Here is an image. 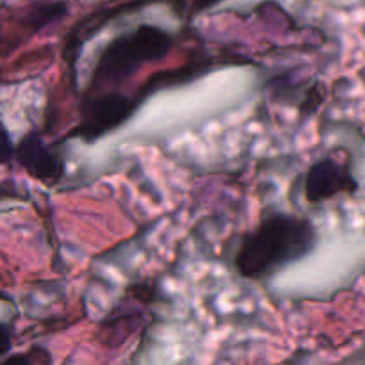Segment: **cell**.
Segmentation results:
<instances>
[{
	"mask_svg": "<svg viewBox=\"0 0 365 365\" xmlns=\"http://www.w3.org/2000/svg\"><path fill=\"white\" fill-rule=\"evenodd\" d=\"M316 245L317 232L310 220L284 212L267 214L241 239L234 266L246 280H266L305 259Z\"/></svg>",
	"mask_w": 365,
	"mask_h": 365,
	"instance_id": "6da1fadb",
	"label": "cell"
},
{
	"mask_svg": "<svg viewBox=\"0 0 365 365\" xmlns=\"http://www.w3.org/2000/svg\"><path fill=\"white\" fill-rule=\"evenodd\" d=\"M171 46L173 36L157 25L143 24L134 31L120 34L100 52L89 78V89L118 88L145 64L164 59Z\"/></svg>",
	"mask_w": 365,
	"mask_h": 365,
	"instance_id": "7a4b0ae2",
	"label": "cell"
},
{
	"mask_svg": "<svg viewBox=\"0 0 365 365\" xmlns=\"http://www.w3.org/2000/svg\"><path fill=\"white\" fill-rule=\"evenodd\" d=\"M145 96H130L121 93L88 95L81 106V121L70 135L86 143H95L127 123L141 106Z\"/></svg>",
	"mask_w": 365,
	"mask_h": 365,
	"instance_id": "3957f363",
	"label": "cell"
},
{
	"mask_svg": "<svg viewBox=\"0 0 365 365\" xmlns=\"http://www.w3.org/2000/svg\"><path fill=\"white\" fill-rule=\"evenodd\" d=\"M359 189L349 164L334 157H323L310 166L305 178V198L310 203H321L337 195H353Z\"/></svg>",
	"mask_w": 365,
	"mask_h": 365,
	"instance_id": "277c9868",
	"label": "cell"
},
{
	"mask_svg": "<svg viewBox=\"0 0 365 365\" xmlns=\"http://www.w3.org/2000/svg\"><path fill=\"white\" fill-rule=\"evenodd\" d=\"M16 159L29 177L52 187L64 177V160L59 153L45 145L41 135L31 132L20 141L16 148Z\"/></svg>",
	"mask_w": 365,
	"mask_h": 365,
	"instance_id": "5b68a950",
	"label": "cell"
},
{
	"mask_svg": "<svg viewBox=\"0 0 365 365\" xmlns=\"http://www.w3.org/2000/svg\"><path fill=\"white\" fill-rule=\"evenodd\" d=\"M13 155H14L13 143H11V138L9 134H7L6 128H4V125L0 123V164L9 163Z\"/></svg>",
	"mask_w": 365,
	"mask_h": 365,
	"instance_id": "8992f818",
	"label": "cell"
},
{
	"mask_svg": "<svg viewBox=\"0 0 365 365\" xmlns=\"http://www.w3.org/2000/svg\"><path fill=\"white\" fill-rule=\"evenodd\" d=\"M11 351V331L9 327L0 323V356L7 355Z\"/></svg>",
	"mask_w": 365,
	"mask_h": 365,
	"instance_id": "52a82bcc",
	"label": "cell"
},
{
	"mask_svg": "<svg viewBox=\"0 0 365 365\" xmlns=\"http://www.w3.org/2000/svg\"><path fill=\"white\" fill-rule=\"evenodd\" d=\"M217 2H221V0H196V2H195V13H200V11L209 9V7L216 6Z\"/></svg>",
	"mask_w": 365,
	"mask_h": 365,
	"instance_id": "ba28073f",
	"label": "cell"
}]
</instances>
